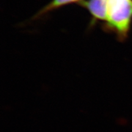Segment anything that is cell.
<instances>
[{
	"label": "cell",
	"mask_w": 132,
	"mask_h": 132,
	"mask_svg": "<svg viewBox=\"0 0 132 132\" xmlns=\"http://www.w3.org/2000/svg\"><path fill=\"white\" fill-rule=\"evenodd\" d=\"M108 0H89L82 1L81 5L87 8L95 19L107 20Z\"/></svg>",
	"instance_id": "obj_2"
},
{
	"label": "cell",
	"mask_w": 132,
	"mask_h": 132,
	"mask_svg": "<svg viewBox=\"0 0 132 132\" xmlns=\"http://www.w3.org/2000/svg\"><path fill=\"white\" fill-rule=\"evenodd\" d=\"M78 1V0H53L52 2H51L48 6H46L45 9L42 10L40 14H42V13L46 12H48V11H51V10L59 7L61 6H63V5H65L67 4H69V3L75 2V1Z\"/></svg>",
	"instance_id": "obj_3"
},
{
	"label": "cell",
	"mask_w": 132,
	"mask_h": 132,
	"mask_svg": "<svg viewBox=\"0 0 132 132\" xmlns=\"http://www.w3.org/2000/svg\"><path fill=\"white\" fill-rule=\"evenodd\" d=\"M131 20L132 0H108L106 20L122 38L127 36Z\"/></svg>",
	"instance_id": "obj_1"
}]
</instances>
